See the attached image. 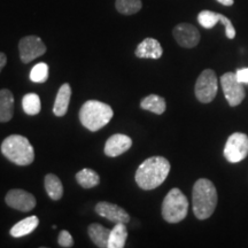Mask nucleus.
Here are the masks:
<instances>
[{"label":"nucleus","mask_w":248,"mask_h":248,"mask_svg":"<svg viewBox=\"0 0 248 248\" xmlns=\"http://www.w3.org/2000/svg\"><path fill=\"white\" fill-rule=\"evenodd\" d=\"M169 171L170 163L166 157L152 156L139 166L135 179L142 190H154L166 181Z\"/></svg>","instance_id":"nucleus-1"},{"label":"nucleus","mask_w":248,"mask_h":248,"mask_svg":"<svg viewBox=\"0 0 248 248\" xmlns=\"http://www.w3.org/2000/svg\"><path fill=\"white\" fill-rule=\"evenodd\" d=\"M217 191L209 179L200 178L195 182L192 191L193 213L198 219H207L213 215L217 206Z\"/></svg>","instance_id":"nucleus-2"},{"label":"nucleus","mask_w":248,"mask_h":248,"mask_svg":"<svg viewBox=\"0 0 248 248\" xmlns=\"http://www.w3.org/2000/svg\"><path fill=\"white\" fill-rule=\"evenodd\" d=\"M114 115L109 105L98 100H89L79 110V121L86 129L95 132L107 125Z\"/></svg>","instance_id":"nucleus-3"},{"label":"nucleus","mask_w":248,"mask_h":248,"mask_svg":"<svg viewBox=\"0 0 248 248\" xmlns=\"http://www.w3.org/2000/svg\"><path fill=\"white\" fill-rule=\"evenodd\" d=\"M1 153L17 166H29L35 160V151L28 138L21 135H12L2 141Z\"/></svg>","instance_id":"nucleus-4"},{"label":"nucleus","mask_w":248,"mask_h":248,"mask_svg":"<svg viewBox=\"0 0 248 248\" xmlns=\"http://www.w3.org/2000/svg\"><path fill=\"white\" fill-rule=\"evenodd\" d=\"M188 200L179 188H171L162 202V217L168 223H179L187 216Z\"/></svg>","instance_id":"nucleus-5"},{"label":"nucleus","mask_w":248,"mask_h":248,"mask_svg":"<svg viewBox=\"0 0 248 248\" xmlns=\"http://www.w3.org/2000/svg\"><path fill=\"white\" fill-rule=\"evenodd\" d=\"M217 90H218V82H217L215 71L204 69L195 83V97L202 104H209L215 99Z\"/></svg>","instance_id":"nucleus-6"},{"label":"nucleus","mask_w":248,"mask_h":248,"mask_svg":"<svg viewBox=\"0 0 248 248\" xmlns=\"http://www.w3.org/2000/svg\"><path fill=\"white\" fill-rule=\"evenodd\" d=\"M224 157L229 162H241L248 156V136L243 132H234L226 140Z\"/></svg>","instance_id":"nucleus-7"},{"label":"nucleus","mask_w":248,"mask_h":248,"mask_svg":"<svg viewBox=\"0 0 248 248\" xmlns=\"http://www.w3.org/2000/svg\"><path fill=\"white\" fill-rule=\"evenodd\" d=\"M221 85L225 99L232 107L240 105L246 97L244 83L238 80L235 73H226L221 77Z\"/></svg>","instance_id":"nucleus-8"},{"label":"nucleus","mask_w":248,"mask_h":248,"mask_svg":"<svg viewBox=\"0 0 248 248\" xmlns=\"http://www.w3.org/2000/svg\"><path fill=\"white\" fill-rule=\"evenodd\" d=\"M18 52L21 61L23 63H29L46 53V46L39 37L26 36L18 43Z\"/></svg>","instance_id":"nucleus-9"},{"label":"nucleus","mask_w":248,"mask_h":248,"mask_svg":"<svg viewBox=\"0 0 248 248\" xmlns=\"http://www.w3.org/2000/svg\"><path fill=\"white\" fill-rule=\"evenodd\" d=\"M172 35L178 45L185 48H193L199 44L200 32L193 24L179 23L173 28Z\"/></svg>","instance_id":"nucleus-10"},{"label":"nucleus","mask_w":248,"mask_h":248,"mask_svg":"<svg viewBox=\"0 0 248 248\" xmlns=\"http://www.w3.org/2000/svg\"><path fill=\"white\" fill-rule=\"evenodd\" d=\"M6 203L12 208L20 210V212L28 213L36 207V198L29 192L14 188L6 194Z\"/></svg>","instance_id":"nucleus-11"},{"label":"nucleus","mask_w":248,"mask_h":248,"mask_svg":"<svg viewBox=\"0 0 248 248\" xmlns=\"http://www.w3.org/2000/svg\"><path fill=\"white\" fill-rule=\"evenodd\" d=\"M95 213L99 216L105 217L108 221L113 223H128L130 221L129 214L125 212L123 208H121L117 204L106 202V201H101L98 202L95 206Z\"/></svg>","instance_id":"nucleus-12"},{"label":"nucleus","mask_w":248,"mask_h":248,"mask_svg":"<svg viewBox=\"0 0 248 248\" xmlns=\"http://www.w3.org/2000/svg\"><path fill=\"white\" fill-rule=\"evenodd\" d=\"M132 146V139L126 135L116 133L107 139L105 144V154L109 157H116L125 153Z\"/></svg>","instance_id":"nucleus-13"},{"label":"nucleus","mask_w":248,"mask_h":248,"mask_svg":"<svg viewBox=\"0 0 248 248\" xmlns=\"http://www.w3.org/2000/svg\"><path fill=\"white\" fill-rule=\"evenodd\" d=\"M135 54L139 59H154V60H156V59L162 57L163 48L156 39L145 38L137 46Z\"/></svg>","instance_id":"nucleus-14"},{"label":"nucleus","mask_w":248,"mask_h":248,"mask_svg":"<svg viewBox=\"0 0 248 248\" xmlns=\"http://www.w3.org/2000/svg\"><path fill=\"white\" fill-rule=\"evenodd\" d=\"M14 114V95L9 90H0V122H9Z\"/></svg>","instance_id":"nucleus-15"},{"label":"nucleus","mask_w":248,"mask_h":248,"mask_svg":"<svg viewBox=\"0 0 248 248\" xmlns=\"http://www.w3.org/2000/svg\"><path fill=\"white\" fill-rule=\"evenodd\" d=\"M71 97V88L68 83H64L63 85H61V88L59 89L57 98L54 101V107H53V113L55 116H64L68 111V106H69Z\"/></svg>","instance_id":"nucleus-16"},{"label":"nucleus","mask_w":248,"mask_h":248,"mask_svg":"<svg viewBox=\"0 0 248 248\" xmlns=\"http://www.w3.org/2000/svg\"><path fill=\"white\" fill-rule=\"evenodd\" d=\"M88 233L95 246L100 248H108V239H109L110 234L109 229L105 228L99 223H92L89 226Z\"/></svg>","instance_id":"nucleus-17"},{"label":"nucleus","mask_w":248,"mask_h":248,"mask_svg":"<svg viewBox=\"0 0 248 248\" xmlns=\"http://www.w3.org/2000/svg\"><path fill=\"white\" fill-rule=\"evenodd\" d=\"M39 224V219L37 216H29L27 218L22 219L16 224L13 225V228L11 229L9 233H11L12 237L14 238H20L24 237V235L30 234L31 232L36 230V228Z\"/></svg>","instance_id":"nucleus-18"},{"label":"nucleus","mask_w":248,"mask_h":248,"mask_svg":"<svg viewBox=\"0 0 248 248\" xmlns=\"http://www.w3.org/2000/svg\"><path fill=\"white\" fill-rule=\"evenodd\" d=\"M128 239V230L125 223H115V226L110 230L108 248H123Z\"/></svg>","instance_id":"nucleus-19"},{"label":"nucleus","mask_w":248,"mask_h":248,"mask_svg":"<svg viewBox=\"0 0 248 248\" xmlns=\"http://www.w3.org/2000/svg\"><path fill=\"white\" fill-rule=\"evenodd\" d=\"M45 190L52 200H60L63 195V185L61 179L54 173H48L45 176Z\"/></svg>","instance_id":"nucleus-20"},{"label":"nucleus","mask_w":248,"mask_h":248,"mask_svg":"<svg viewBox=\"0 0 248 248\" xmlns=\"http://www.w3.org/2000/svg\"><path fill=\"white\" fill-rule=\"evenodd\" d=\"M140 107L142 109L152 111V113L161 115L166 111L167 105L166 100L162 97L156 94H150L147 97H145L140 102Z\"/></svg>","instance_id":"nucleus-21"},{"label":"nucleus","mask_w":248,"mask_h":248,"mask_svg":"<svg viewBox=\"0 0 248 248\" xmlns=\"http://www.w3.org/2000/svg\"><path fill=\"white\" fill-rule=\"evenodd\" d=\"M76 181L83 188H92L99 185L100 177L94 170L86 168L76 173Z\"/></svg>","instance_id":"nucleus-22"},{"label":"nucleus","mask_w":248,"mask_h":248,"mask_svg":"<svg viewBox=\"0 0 248 248\" xmlns=\"http://www.w3.org/2000/svg\"><path fill=\"white\" fill-rule=\"evenodd\" d=\"M22 107L27 115H37L42 109L40 98L36 93H28L22 99Z\"/></svg>","instance_id":"nucleus-23"},{"label":"nucleus","mask_w":248,"mask_h":248,"mask_svg":"<svg viewBox=\"0 0 248 248\" xmlns=\"http://www.w3.org/2000/svg\"><path fill=\"white\" fill-rule=\"evenodd\" d=\"M115 7L121 14L132 15L140 11L142 4L141 0H116Z\"/></svg>","instance_id":"nucleus-24"},{"label":"nucleus","mask_w":248,"mask_h":248,"mask_svg":"<svg viewBox=\"0 0 248 248\" xmlns=\"http://www.w3.org/2000/svg\"><path fill=\"white\" fill-rule=\"evenodd\" d=\"M221 20V14L215 13L212 11H202L198 14V22L204 29H212Z\"/></svg>","instance_id":"nucleus-25"},{"label":"nucleus","mask_w":248,"mask_h":248,"mask_svg":"<svg viewBox=\"0 0 248 248\" xmlns=\"http://www.w3.org/2000/svg\"><path fill=\"white\" fill-rule=\"evenodd\" d=\"M48 78V66L44 62H39L30 71V79L33 83H45Z\"/></svg>","instance_id":"nucleus-26"},{"label":"nucleus","mask_w":248,"mask_h":248,"mask_svg":"<svg viewBox=\"0 0 248 248\" xmlns=\"http://www.w3.org/2000/svg\"><path fill=\"white\" fill-rule=\"evenodd\" d=\"M219 23H222L223 26L225 27V36L228 37L229 39H233L235 37V29H234L233 24H232L230 18L221 14V20H219Z\"/></svg>","instance_id":"nucleus-27"},{"label":"nucleus","mask_w":248,"mask_h":248,"mask_svg":"<svg viewBox=\"0 0 248 248\" xmlns=\"http://www.w3.org/2000/svg\"><path fill=\"white\" fill-rule=\"evenodd\" d=\"M58 243L61 247H64V248H69L74 246L73 237H71V234L66 230H62L60 232V234H59V238H58Z\"/></svg>","instance_id":"nucleus-28"},{"label":"nucleus","mask_w":248,"mask_h":248,"mask_svg":"<svg viewBox=\"0 0 248 248\" xmlns=\"http://www.w3.org/2000/svg\"><path fill=\"white\" fill-rule=\"evenodd\" d=\"M235 75H237V78L239 82L244 83V84H248V68L239 69L235 73Z\"/></svg>","instance_id":"nucleus-29"},{"label":"nucleus","mask_w":248,"mask_h":248,"mask_svg":"<svg viewBox=\"0 0 248 248\" xmlns=\"http://www.w3.org/2000/svg\"><path fill=\"white\" fill-rule=\"evenodd\" d=\"M6 63H7V57H6L5 53L0 52V73H1V70L5 68Z\"/></svg>","instance_id":"nucleus-30"},{"label":"nucleus","mask_w":248,"mask_h":248,"mask_svg":"<svg viewBox=\"0 0 248 248\" xmlns=\"http://www.w3.org/2000/svg\"><path fill=\"white\" fill-rule=\"evenodd\" d=\"M217 2H219V4L224 5V6H232L233 5V0H216Z\"/></svg>","instance_id":"nucleus-31"}]
</instances>
